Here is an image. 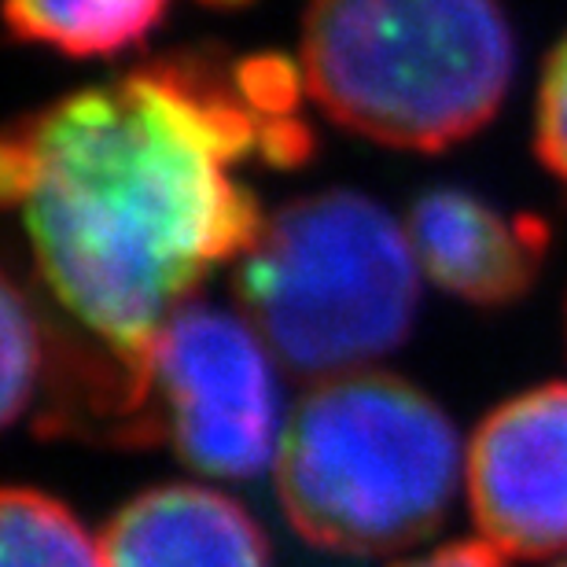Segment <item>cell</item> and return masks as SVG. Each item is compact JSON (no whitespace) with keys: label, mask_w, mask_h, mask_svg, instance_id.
<instances>
[{"label":"cell","mask_w":567,"mask_h":567,"mask_svg":"<svg viewBox=\"0 0 567 567\" xmlns=\"http://www.w3.org/2000/svg\"><path fill=\"white\" fill-rule=\"evenodd\" d=\"M302 66L181 49L19 115L0 192L52 299L130 361L210 269L258 240L266 214L240 166H299Z\"/></svg>","instance_id":"1"},{"label":"cell","mask_w":567,"mask_h":567,"mask_svg":"<svg viewBox=\"0 0 567 567\" xmlns=\"http://www.w3.org/2000/svg\"><path fill=\"white\" fill-rule=\"evenodd\" d=\"M461 442L446 410L394 372L317 380L284 421L277 502L302 542L388 557L431 538L457 497Z\"/></svg>","instance_id":"2"},{"label":"cell","mask_w":567,"mask_h":567,"mask_svg":"<svg viewBox=\"0 0 567 567\" xmlns=\"http://www.w3.org/2000/svg\"><path fill=\"white\" fill-rule=\"evenodd\" d=\"M516 33L502 0H310L302 82L336 126L442 152L502 111Z\"/></svg>","instance_id":"3"},{"label":"cell","mask_w":567,"mask_h":567,"mask_svg":"<svg viewBox=\"0 0 567 567\" xmlns=\"http://www.w3.org/2000/svg\"><path fill=\"white\" fill-rule=\"evenodd\" d=\"M233 291L269 354L317 383L369 369L405 343L421 262L377 199L328 188L269 214L236 262Z\"/></svg>","instance_id":"4"},{"label":"cell","mask_w":567,"mask_h":567,"mask_svg":"<svg viewBox=\"0 0 567 567\" xmlns=\"http://www.w3.org/2000/svg\"><path fill=\"white\" fill-rule=\"evenodd\" d=\"M274 361L247 317L185 302L144 354L152 446L166 442L199 475L255 480L284 435Z\"/></svg>","instance_id":"5"},{"label":"cell","mask_w":567,"mask_h":567,"mask_svg":"<svg viewBox=\"0 0 567 567\" xmlns=\"http://www.w3.org/2000/svg\"><path fill=\"white\" fill-rule=\"evenodd\" d=\"M483 542L516 560L567 553V383L519 391L483 416L464 457Z\"/></svg>","instance_id":"6"},{"label":"cell","mask_w":567,"mask_h":567,"mask_svg":"<svg viewBox=\"0 0 567 567\" xmlns=\"http://www.w3.org/2000/svg\"><path fill=\"white\" fill-rule=\"evenodd\" d=\"M405 233L424 274L472 306L524 299L549 251V225L538 214H508L457 185L421 192Z\"/></svg>","instance_id":"7"},{"label":"cell","mask_w":567,"mask_h":567,"mask_svg":"<svg viewBox=\"0 0 567 567\" xmlns=\"http://www.w3.org/2000/svg\"><path fill=\"white\" fill-rule=\"evenodd\" d=\"M104 567H274L258 519L229 494L163 483L130 497L100 530Z\"/></svg>","instance_id":"8"},{"label":"cell","mask_w":567,"mask_h":567,"mask_svg":"<svg viewBox=\"0 0 567 567\" xmlns=\"http://www.w3.org/2000/svg\"><path fill=\"white\" fill-rule=\"evenodd\" d=\"M169 0H4L8 30L74 60L122 55L163 22Z\"/></svg>","instance_id":"9"},{"label":"cell","mask_w":567,"mask_h":567,"mask_svg":"<svg viewBox=\"0 0 567 567\" xmlns=\"http://www.w3.org/2000/svg\"><path fill=\"white\" fill-rule=\"evenodd\" d=\"M0 567H104L100 538L60 497L8 486L0 502Z\"/></svg>","instance_id":"10"},{"label":"cell","mask_w":567,"mask_h":567,"mask_svg":"<svg viewBox=\"0 0 567 567\" xmlns=\"http://www.w3.org/2000/svg\"><path fill=\"white\" fill-rule=\"evenodd\" d=\"M52 321L33 302L30 288H22L16 269L4 274V424L16 427L27 421L38 399V383L49 358Z\"/></svg>","instance_id":"11"},{"label":"cell","mask_w":567,"mask_h":567,"mask_svg":"<svg viewBox=\"0 0 567 567\" xmlns=\"http://www.w3.org/2000/svg\"><path fill=\"white\" fill-rule=\"evenodd\" d=\"M535 152L560 181H567V33L553 44L538 82Z\"/></svg>","instance_id":"12"},{"label":"cell","mask_w":567,"mask_h":567,"mask_svg":"<svg viewBox=\"0 0 567 567\" xmlns=\"http://www.w3.org/2000/svg\"><path fill=\"white\" fill-rule=\"evenodd\" d=\"M399 567H505V553H497L491 542H450Z\"/></svg>","instance_id":"13"},{"label":"cell","mask_w":567,"mask_h":567,"mask_svg":"<svg viewBox=\"0 0 567 567\" xmlns=\"http://www.w3.org/2000/svg\"><path fill=\"white\" fill-rule=\"evenodd\" d=\"M199 4H207V8H244V4H251V0H199Z\"/></svg>","instance_id":"14"},{"label":"cell","mask_w":567,"mask_h":567,"mask_svg":"<svg viewBox=\"0 0 567 567\" xmlns=\"http://www.w3.org/2000/svg\"><path fill=\"white\" fill-rule=\"evenodd\" d=\"M557 567H567V564H557Z\"/></svg>","instance_id":"15"}]
</instances>
